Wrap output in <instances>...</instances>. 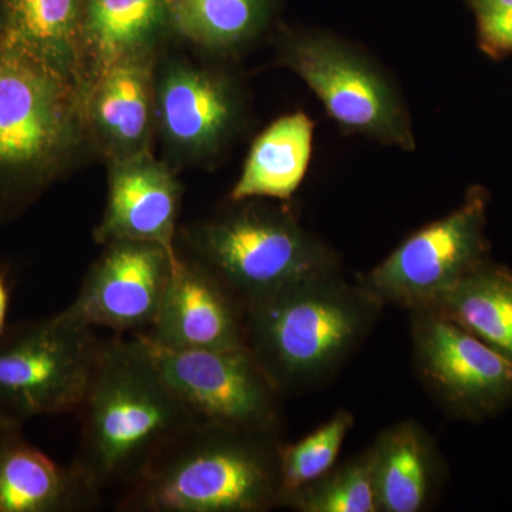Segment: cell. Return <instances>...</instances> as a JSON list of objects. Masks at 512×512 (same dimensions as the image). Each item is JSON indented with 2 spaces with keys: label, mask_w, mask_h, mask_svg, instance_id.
<instances>
[{
  "label": "cell",
  "mask_w": 512,
  "mask_h": 512,
  "mask_svg": "<svg viewBox=\"0 0 512 512\" xmlns=\"http://www.w3.org/2000/svg\"><path fill=\"white\" fill-rule=\"evenodd\" d=\"M97 158L79 84L15 43L0 46V224Z\"/></svg>",
  "instance_id": "1"
},
{
  "label": "cell",
  "mask_w": 512,
  "mask_h": 512,
  "mask_svg": "<svg viewBox=\"0 0 512 512\" xmlns=\"http://www.w3.org/2000/svg\"><path fill=\"white\" fill-rule=\"evenodd\" d=\"M73 463L100 491L123 490L191 424L136 338L103 339L82 406Z\"/></svg>",
  "instance_id": "2"
},
{
  "label": "cell",
  "mask_w": 512,
  "mask_h": 512,
  "mask_svg": "<svg viewBox=\"0 0 512 512\" xmlns=\"http://www.w3.org/2000/svg\"><path fill=\"white\" fill-rule=\"evenodd\" d=\"M383 308L343 271L313 276L249 305L245 343L284 396L309 392L362 348Z\"/></svg>",
  "instance_id": "3"
},
{
  "label": "cell",
  "mask_w": 512,
  "mask_h": 512,
  "mask_svg": "<svg viewBox=\"0 0 512 512\" xmlns=\"http://www.w3.org/2000/svg\"><path fill=\"white\" fill-rule=\"evenodd\" d=\"M281 437L197 421L121 490L120 512H265L282 507Z\"/></svg>",
  "instance_id": "4"
},
{
  "label": "cell",
  "mask_w": 512,
  "mask_h": 512,
  "mask_svg": "<svg viewBox=\"0 0 512 512\" xmlns=\"http://www.w3.org/2000/svg\"><path fill=\"white\" fill-rule=\"evenodd\" d=\"M183 254L200 262L248 308L313 276L343 271L338 252L301 224L285 202L231 201L178 231Z\"/></svg>",
  "instance_id": "5"
},
{
  "label": "cell",
  "mask_w": 512,
  "mask_h": 512,
  "mask_svg": "<svg viewBox=\"0 0 512 512\" xmlns=\"http://www.w3.org/2000/svg\"><path fill=\"white\" fill-rule=\"evenodd\" d=\"M275 63L305 83L340 130L384 147L417 150L409 103L379 60L322 28L279 26Z\"/></svg>",
  "instance_id": "6"
},
{
  "label": "cell",
  "mask_w": 512,
  "mask_h": 512,
  "mask_svg": "<svg viewBox=\"0 0 512 512\" xmlns=\"http://www.w3.org/2000/svg\"><path fill=\"white\" fill-rule=\"evenodd\" d=\"M154 64L157 141L165 163L180 173L224 156L251 121L249 90L231 63L171 55Z\"/></svg>",
  "instance_id": "7"
},
{
  "label": "cell",
  "mask_w": 512,
  "mask_h": 512,
  "mask_svg": "<svg viewBox=\"0 0 512 512\" xmlns=\"http://www.w3.org/2000/svg\"><path fill=\"white\" fill-rule=\"evenodd\" d=\"M103 339L64 311L9 325L0 335V423L77 414Z\"/></svg>",
  "instance_id": "8"
},
{
  "label": "cell",
  "mask_w": 512,
  "mask_h": 512,
  "mask_svg": "<svg viewBox=\"0 0 512 512\" xmlns=\"http://www.w3.org/2000/svg\"><path fill=\"white\" fill-rule=\"evenodd\" d=\"M490 192L468 188L463 202L403 239L357 284L380 305L406 311L429 308L464 276L490 259L487 215Z\"/></svg>",
  "instance_id": "9"
},
{
  "label": "cell",
  "mask_w": 512,
  "mask_h": 512,
  "mask_svg": "<svg viewBox=\"0 0 512 512\" xmlns=\"http://www.w3.org/2000/svg\"><path fill=\"white\" fill-rule=\"evenodd\" d=\"M168 389L195 419L281 437L284 396L248 348L178 350L134 333Z\"/></svg>",
  "instance_id": "10"
},
{
  "label": "cell",
  "mask_w": 512,
  "mask_h": 512,
  "mask_svg": "<svg viewBox=\"0 0 512 512\" xmlns=\"http://www.w3.org/2000/svg\"><path fill=\"white\" fill-rule=\"evenodd\" d=\"M413 365L454 419L481 423L512 409V360L434 309L410 311Z\"/></svg>",
  "instance_id": "11"
},
{
  "label": "cell",
  "mask_w": 512,
  "mask_h": 512,
  "mask_svg": "<svg viewBox=\"0 0 512 512\" xmlns=\"http://www.w3.org/2000/svg\"><path fill=\"white\" fill-rule=\"evenodd\" d=\"M101 247L67 311L89 328L116 335L147 332L160 311L178 254L134 239H114Z\"/></svg>",
  "instance_id": "12"
},
{
  "label": "cell",
  "mask_w": 512,
  "mask_h": 512,
  "mask_svg": "<svg viewBox=\"0 0 512 512\" xmlns=\"http://www.w3.org/2000/svg\"><path fill=\"white\" fill-rule=\"evenodd\" d=\"M247 308L210 269L178 249L153 326L141 333L168 349L247 348Z\"/></svg>",
  "instance_id": "13"
},
{
  "label": "cell",
  "mask_w": 512,
  "mask_h": 512,
  "mask_svg": "<svg viewBox=\"0 0 512 512\" xmlns=\"http://www.w3.org/2000/svg\"><path fill=\"white\" fill-rule=\"evenodd\" d=\"M128 57L110 64L83 90L84 119L104 164L154 153L157 141L154 64Z\"/></svg>",
  "instance_id": "14"
},
{
  "label": "cell",
  "mask_w": 512,
  "mask_h": 512,
  "mask_svg": "<svg viewBox=\"0 0 512 512\" xmlns=\"http://www.w3.org/2000/svg\"><path fill=\"white\" fill-rule=\"evenodd\" d=\"M107 165V201L93 231L96 244L114 239L154 242L178 254L183 184L154 153Z\"/></svg>",
  "instance_id": "15"
},
{
  "label": "cell",
  "mask_w": 512,
  "mask_h": 512,
  "mask_svg": "<svg viewBox=\"0 0 512 512\" xmlns=\"http://www.w3.org/2000/svg\"><path fill=\"white\" fill-rule=\"evenodd\" d=\"M101 495L76 464L57 463L22 426L0 423V512H89Z\"/></svg>",
  "instance_id": "16"
},
{
  "label": "cell",
  "mask_w": 512,
  "mask_h": 512,
  "mask_svg": "<svg viewBox=\"0 0 512 512\" xmlns=\"http://www.w3.org/2000/svg\"><path fill=\"white\" fill-rule=\"evenodd\" d=\"M174 40L170 0H86L79 49L82 93L110 64L157 57Z\"/></svg>",
  "instance_id": "17"
},
{
  "label": "cell",
  "mask_w": 512,
  "mask_h": 512,
  "mask_svg": "<svg viewBox=\"0 0 512 512\" xmlns=\"http://www.w3.org/2000/svg\"><path fill=\"white\" fill-rule=\"evenodd\" d=\"M282 0H170L175 40L235 63L278 30Z\"/></svg>",
  "instance_id": "18"
},
{
  "label": "cell",
  "mask_w": 512,
  "mask_h": 512,
  "mask_svg": "<svg viewBox=\"0 0 512 512\" xmlns=\"http://www.w3.org/2000/svg\"><path fill=\"white\" fill-rule=\"evenodd\" d=\"M380 512H421L444 483V461L421 424L387 427L369 447Z\"/></svg>",
  "instance_id": "19"
},
{
  "label": "cell",
  "mask_w": 512,
  "mask_h": 512,
  "mask_svg": "<svg viewBox=\"0 0 512 512\" xmlns=\"http://www.w3.org/2000/svg\"><path fill=\"white\" fill-rule=\"evenodd\" d=\"M313 137L315 123L303 111L272 121L252 141L229 201L291 200L308 174Z\"/></svg>",
  "instance_id": "20"
},
{
  "label": "cell",
  "mask_w": 512,
  "mask_h": 512,
  "mask_svg": "<svg viewBox=\"0 0 512 512\" xmlns=\"http://www.w3.org/2000/svg\"><path fill=\"white\" fill-rule=\"evenodd\" d=\"M84 8L86 0H0L3 39L52 64L80 87Z\"/></svg>",
  "instance_id": "21"
},
{
  "label": "cell",
  "mask_w": 512,
  "mask_h": 512,
  "mask_svg": "<svg viewBox=\"0 0 512 512\" xmlns=\"http://www.w3.org/2000/svg\"><path fill=\"white\" fill-rule=\"evenodd\" d=\"M429 309L512 360V269L508 266L488 259Z\"/></svg>",
  "instance_id": "22"
},
{
  "label": "cell",
  "mask_w": 512,
  "mask_h": 512,
  "mask_svg": "<svg viewBox=\"0 0 512 512\" xmlns=\"http://www.w3.org/2000/svg\"><path fill=\"white\" fill-rule=\"evenodd\" d=\"M296 512H380L369 448L289 495Z\"/></svg>",
  "instance_id": "23"
},
{
  "label": "cell",
  "mask_w": 512,
  "mask_h": 512,
  "mask_svg": "<svg viewBox=\"0 0 512 512\" xmlns=\"http://www.w3.org/2000/svg\"><path fill=\"white\" fill-rule=\"evenodd\" d=\"M355 426V416L348 410H339L318 429L291 444H281L282 491L284 500L305 485L318 480L338 463L340 451L349 431Z\"/></svg>",
  "instance_id": "24"
},
{
  "label": "cell",
  "mask_w": 512,
  "mask_h": 512,
  "mask_svg": "<svg viewBox=\"0 0 512 512\" xmlns=\"http://www.w3.org/2000/svg\"><path fill=\"white\" fill-rule=\"evenodd\" d=\"M468 6L476 18L481 52L494 60L511 56L512 0H476Z\"/></svg>",
  "instance_id": "25"
},
{
  "label": "cell",
  "mask_w": 512,
  "mask_h": 512,
  "mask_svg": "<svg viewBox=\"0 0 512 512\" xmlns=\"http://www.w3.org/2000/svg\"><path fill=\"white\" fill-rule=\"evenodd\" d=\"M12 291L6 276L0 272V335L8 328V315Z\"/></svg>",
  "instance_id": "26"
},
{
  "label": "cell",
  "mask_w": 512,
  "mask_h": 512,
  "mask_svg": "<svg viewBox=\"0 0 512 512\" xmlns=\"http://www.w3.org/2000/svg\"><path fill=\"white\" fill-rule=\"evenodd\" d=\"M3 37H5V23H3L2 12H0V46H2Z\"/></svg>",
  "instance_id": "27"
},
{
  "label": "cell",
  "mask_w": 512,
  "mask_h": 512,
  "mask_svg": "<svg viewBox=\"0 0 512 512\" xmlns=\"http://www.w3.org/2000/svg\"><path fill=\"white\" fill-rule=\"evenodd\" d=\"M473 2H476V0H467L468 5H471Z\"/></svg>",
  "instance_id": "28"
}]
</instances>
